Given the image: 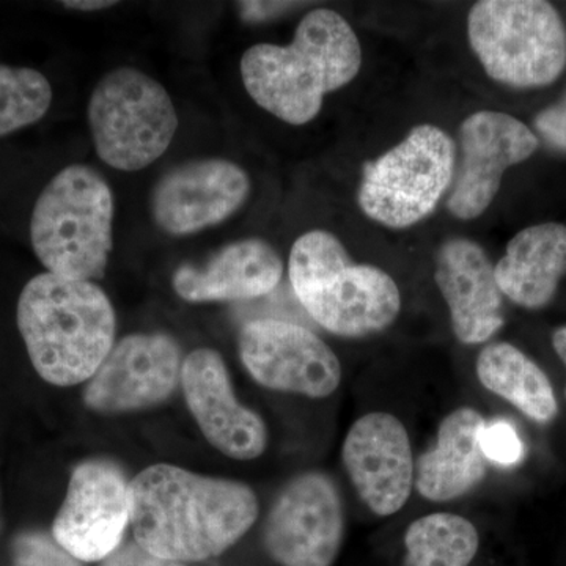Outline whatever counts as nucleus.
<instances>
[{
    "instance_id": "f257e3e1",
    "label": "nucleus",
    "mask_w": 566,
    "mask_h": 566,
    "mask_svg": "<svg viewBox=\"0 0 566 566\" xmlns=\"http://www.w3.org/2000/svg\"><path fill=\"white\" fill-rule=\"evenodd\" d=\"M259 517L252 488L170 464L144 469L129 482L134 539L156 556L185 564L219 556Z\"/></svg>"
},
{
    "instance_id": "f03ea898",
    "label": "nucleus",
    "mask_w": 566,
    "mask_h": 566,
    "mask_svg": "<svg viewBox=\"0 0 566 566\" xmlns=\"http://www.w3.org/2000/svg\"><path fill=\"white\" fill-rule=\"evenodd\" d=\"M363 46L337 11L305 14L292 43L253 44L241 57L245 91L279 120L301 126L314 120L327 93L345 87L359 74Z\"/></svg>"
},
{
    "instance_id": "7ed1b4c3",
    "label": "nucleus",
    "mask_w": 566,
    "mask_h": 566,
    "mask_svg": "<svg viewBox=\"0 0 566 566\" xmlns=\"http://www.w3.org/2000/svg\"><path fill=\"white\" fill-rule=\"evenodd\" d=\"M17 319L33 368L50 385L88 381L115 345L114 307L93 282L35 275L22 289Z\"/></svg>"
},
{
    "instance_id": "20e7f679",
    "label": "nucleus",
    "mask_w": 566,
    "mask_h": 566,
    "mask_svg": "<svg viewBox=\"0 0 566 566\" xmlns=\"http://www.w3.org/2000/svg\"><path fill=\"white\" fill-rule=\"evenodd\" d=\"M289 275L305 312L340 337L381 333L401 311L394 279L381 268L354 263L340 240L324 230L294 241Z\"/></svg>"
},
{
    "instance_id": "39448f33",
    "label": "nucleus",
    "mask_w": 566,
    "mask_h": 566,
    "mask_svg": "<svg viewBox=\"0 0 566 566\" xmlns=\"http://www.w3.org/2000/svg\"><path fill=\"white\" fill-rule=\"evenodd\" d=\"M114 193L98 170L73 164L41 191L31 218L33 252L48 273L99 281L114 244Z\"/></svg>"
},
{
    "instance_id": "423d86ee",
    "label": "nucleus",
    "mask_w": 566,
    "mask_h": 566,
    "mask_svg": "<svg viewBox=\"0 0 566 566\" xmlns=\"http://www.w3.org/2000/svg\"><path fill=\"white\" fill-rule=\"evenodd\" d=\"M472 51L491 80L515 88L553 84L566 66V29L545 0H482L469 11Z\"/></svg>"
},
{
    "instance_id": "0eeeda50",
    "label": "nucleus",
    "mask_w": 566,
    "mask_h": 566,
    "mask_svg": "<svg viewBox=\"0 0 566 566\" xmlns=\"http://www.w3.org/2000/svg\"><path fill=\"white\" fill-rule=\"evenodd\" d=\"M96 155L106 166L137 172L161 158L178 129L169 92L133 66L107 71L87 107Z\"/></svg>"
},
{
    "instance_id": "6e6552de",
    "label": "nucleus",
    "mask_w": 566,
    "mask_h": 566,
    "mask_svg": "<svg viewBox=\"0 0 566 566\" xmlns=\"http://www.w3.org/2000/svg\"><path fill=\"white\" fill-rule=\"evenodd\" d=\"M455 144L434 125H419L364 166L357 202L389 229L416 226L438 208L455 177Z\"/></svg>"
},
{
    "instance_id": "1a4fd4ad",
    "label": "nucleus",
    "mask_w": 566,
    "mask_h": 566,
    "mask_svg": "<svg viewBox=\"0 0 566 566\" xmlns=\"http://www.w3.org/2000/svg\"><path fill=\"white\" fill-rule=\"evenodd\" d=\"M344 536V502L334 480L323 472L294 476L263 527L264 549L281 566H333Z\"/></svg>"
},
{
    "instance_id": "9d476101",
    "label": "nucleus",
    "mask_w": 566,
    "mask_h": 566,
    "mask_svg": "<svg viewBox=\"0 0 566 566\" xmlns=\"http://www.w3.org/2000/svg\"><path fill=\"white\" fill-rule=\"evenodd\" d=\"M245 370L264 389L326 398L342 382V365L333 349L307 327L264 318L245 324L240 334Z\"/></svg>"
},
{
    "instance_id": "9b49d317",
    "label": "nucleus",
    "mask_w": 566,
    "mask_h": 566,
    "mask_svg": "<svg viewBox=\"0 0 566 566\" xmlns=\"http://www.w3.org/2000/svg\"><path fill=\"white\" fill-rule=\"evenodd\" d=\"M128 526L129 482L122 469L107 460L77 465L52 524L55 542L80 562H103Z\"/></svg>"
},
{
    "instance_id": "f8f14e48",
    "label": "nucleus",
    "mask_w": 566,
    "mask_h": 566,
    "mask_svg": "<svg viewBox=\"0 0 566 566\" xmlns=\"http://www.w3.org/2000/svg\"><path fill=\"white\" fill-rule=\"evenodd\" d=\"M182 363L180 345L170 335H128L88 379L84 403L102 415L155 408L181 385Z\"/></svg>"
},
{
    "instance_id": "ddd939ff",
    "label": "nucleus",
    "mask_w": 566,
    "mask_h": 566,
    "mask_svg": "<svg viewBox=\"0 0 566 566\" xmlns=\"http://www.w3.org/2000/svg\"><path fill=\"white\" fill-rule=\"evenodd\" d=\"M538 145L535 134L512 115H469L460 126L461 163L447 210L461 221L482 216L497 196L506 169L531 158Z\"/></svg>"
},
{
    "instance_id": "4468645a",
    "label": "nucleus",
    "mask_w": 566,
    "mask_h": 566,
    "mask_svg": "<svg viewBox=\"0 0 566 566\" xmlns=\"http://www.w3.org/2000/svg\"><path fill=\"white\" fill-rule=\"evenodd\" d=\"M251 191V178L238 164L222 158L192 159L178 164L156 182L151 216L164 233L188 237L232 218Z\"/></svg>"
},
{
    "instance_id": "2eb2a0df",
    "label": "nucleus",
    "mask_w": 566,
    "mask_h": 566,
    "mask_svg": "<svg viewBox=\"0 0 566 566\" xmlns=\"http://www.w3.org/2000/svg\"><path fill=\"white\" fill-rule=\"evenodd\" d=\"M342 460L365 505L378 516H392L411 497L415 457L403 422L389 412L357 419L346 434Z\"/></svg>"
},
{
    "instance_id": "dca6fc26",
    "label": "nucleus",
    "mask_w": 566,
    "mask_h": 566,
    "mask_svg": "<svg viewBox=\"0 0 566 566\" xmlns=\"http://www.w3.org/2000/svg\"><path fill=\"white\" fill-rule=\"evenodd\" d=\"M181 387L205 438L223 455L249 461L266 450V423L234 397L221 354L210 348L193 349L182 363Z\"/></svg>"
},
{
    "instance_id": "f3484780",
    "label": "nucleus",
    "mask_w": 566,
    "mask_h": 566,
    "mask_svg": "<svg viewBox=\"0 0 566 566\" xmlns=\"http://www.w3.org/2000/svg\"><path fill=\"white\" fill-rule=\"evenodd\" d=\"M434 281L449 305L452 329L461 344H485L504 326V294L485 249L475 241H446L436 255Z\"/></svg>"
},
{
    "instance_id": "a211bd4d",
    "label": "nucleus",
    "mask_w": 566,
    "mask_h": 566,
    "mask_svg": "<svg viewBox=\"0 0 566 566\" xmlns=\"http://www.w3.org/2000/svg\"><path fill=\"white\" fill-rule=\"evenodd\" d=\"M283 262L268 241L245 238L223 245L202 266L181 264L174 290L188 303L256 300L274 292L282 281Z\"/></svg>"
},
{
    "instance_id": "6ab92c4d",
    "label": "nucleus",
    "mask_w": 566,
    "mask_h": 566,
    "mask_svg": "<svg viewBox=\"0 0 566 566\" xmlns=\"http://www.w3.org/2000/svg\"><path fill=\"white\" fill-rule=\"evenodd\" d=\"M486 420L463 406L442 420L433 449L417 460L415 485L427 501L442 504L471 493L483 482L488 460L480 444Z\"/></svg>"
},
{
    "instance_id": "aec40b11",
    "label": "nucleus",
    "mask_w": 566,
    "mask_h": 566,
    "mask_svg": "<svg viewBox=\"0 0 566 566\" xmlns=\"http://www.w3.org/2000/svg\"><path fill=\"white\" fill-rule=\"evenodd\" d=\"M566 274V226L538 223L521 230L494 266L502 294L521 307L542 308Z\"/></svg>"
},
{
    "instance_id": "412c9836",
    "label": "nucleus",
    "mask_w": 566,
    "mask_h": 566,
    "mask_svg": "<svg viewBox=\"0 0 566 566\" xmlns=\"http://www.w3.org/2000/svg\"><path fill=\"white\" fill-rule=\"evenodd\" d=\"M476 378L486 390L504 398L536 423H549L558 405L545 371L516 346L497 342L476 357Z\"/></svg>"
},
{
    "instance_id": "4be33fe9",
    "label": "nucleus",
    "mask_w": 566,
    "mask_h": 566,
    "mask_svg": "<svg viewBox=\"0 0 566 566\" xmlns=\"http://www.w3.org/2000/svg\"><path fill=\"white\" fill-rule=\"evenodd\" d=\"M403 566H469L480 547L479 531L453 513L416 520L405 534Z\"/></svg>"
},
{
    "instance_id": "5701e85b",
    "label": "nucleus",
    "mask_w": 566,
    "mask_h": 566,
    "mask_svg": "<svg viewBox=\"0 0 566 566\" xmlns=\"http://www.w3.org/2000/svg\"><path fill=\"white\" fill-rule=\"evenodd\" d=\"M51 103V82L43 73L0 63V137L40 122Z\"/></svg>"
},
{
    "instance_id": "b1692460",
    "label": "nucleus",
    "mask_w": 566,
    "mask_h": 566,
    "mask_svg": "<svg viewBox=\"0 0 566 566\" xmlns=\"http://www.w3.org/2000/svg\"><path fill=\"white\" fill-rule=\"evenodd\" d=\"M10 566H81V562L63 549L52 534L33 531L14 538Z\"/></svg>"
},
{
    "instance_id": "393cba45",
    "label": "nucleus",
    "mask_w": 566,
    "mask_h": 566,
    "mask_svg": "<svg viewBox=\"0 0 566 566\" xmlns=\"http://www.w3.org/2000/svg\"><path fill=\"white\" fill-rule=\"evenodd\" d=\"M483 453L488 461L495 464L512 465L521 461L524 453L523 441L515 428L506 422H493L483 427L480 436Z\"/></svg>"
},
{
    "instance_id": "a878e982",
    "label": "nucleus",
    "mask_w": 566,
    "mask_h": 566,
    "mask_svg": "<svg viewBox=\"0 0 566 566\" xmlns=\"http://www.w3.org/2000/svg\"><path fill=\"white\" fill-rule=\"evenodd\" d=\"M535 128L551 147L566 151V95L536 115Z\"/></svg>"
},
{
    "instance_id": "bb28decb",
    "label": "nucleus",
    "mask_w": 566,
    "mask_h": 566,
    "mask_svg": "<svg viewBox=\"0 0 566 566\" xmlns=\"http://www.w3.org/2000/svg\"><path fill=\"white\" fill-rule=\"evenodd\" d=\"M102 566H185L178 562L156 556L142 547L136 539L123 542L109 557L104 558Z\"/></svg>"
},
{
    "instance_id": "cd10ccee",
    "label": "nucleus",
    "mask_w": 566,
    "mask_h": 566,
    "mask_svg": "<svg viewBox=\"0 0 566 566\" xmlns=\"http://www.w3.org/2000/svg\"><path fill=\"white\" fill-rule=\"evenodd\" d=\"M300 6V2H240L238 10L244 21L263 22L281 17Z\"/></svg>"
},
{
    "instance_id": "c85d7f7f",
    "label": "nucleus",
    "mask_w": 566,
    "mask_h": 566,
    "mask_svg": "<svg viewBox=\"0 0 566 566\" xmlns=\"http://www.w3.org/2000/svg\"><path fill=\"white\" fill-rule=\"evenodd\" d=\"M62 6L65 9L77 11H99L111 9V7L117 6V2H111V0H71V2H62Z\"/></svg>"
},
{
    "instance_id": "c756f323",
    "label": "nucleus",
    "mask_w": 566,
    "mask_h": 566,
    "mask_svg": "<svg viewBox=\"0 0 566 566\" xmlns=\"http://www.w3.org/2000/svg\"><path fill=\"white\" fill-rule=\"evenodd\" d=\"M553 345L556 349L557 356L560 357L566 368V326L558 327L556 333L553 334ZM566 398V386H565Z\"/></svg>"
}]
</instances>
